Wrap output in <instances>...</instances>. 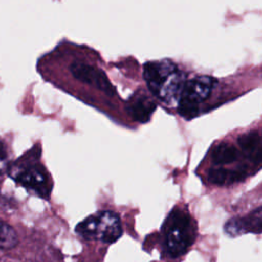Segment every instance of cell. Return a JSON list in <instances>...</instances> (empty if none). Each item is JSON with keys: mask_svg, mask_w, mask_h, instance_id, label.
I'll return each instance as SVG.
<instances>
[{"mask_svg": "<svg viewBox=\"0 0 262 262\" xmlns=\"http://www.w3.org/2000/svg\"><path fill=\"white\" fill-rule=\"evenodd\" d=\"M143 78L149 90L166 102L178 101L186 83L185 75L170 59L146 62L143 67Z\"/></svg>", "mask_w": 262, "mask_h": 262, "instance_id": "cell-1", "label": "cell"}, {"mask_svg": "<svg viewBox=\"0 0 262 262\" xmlns=\"http://www.w3.org/2000/svg\"><path fill=\"white\" fill-rule=\"evenodd\" d=\"M164 249L170 257H179L187 252L196 237V223L188 211L175 207L162 226Z\"/></svg>", "mask_w": 262, "mask_h": 262, "instance_id": "cell-2", "label": "cell"}, {"mask_svg": "<svg viewBox=\"0 0 262 262\" xmlns=\"http://www.w3.org/2000/svg\"><path fill=\"white\" fill-rule=\"evenodd\" d=\"M75 231L85 239L113 244L120 238L123 229L120 217L115 212L99 211L78 223Z\"/></svg>", "mask_w": 262, "mask_h": 262, "instance_id": "cell-3", "label": "cell"}, {"mask_svg": "<svg viewBox=\"0 0 262 262\" xmlns=\"http://www.w3.org/2000/svg\"><path fill=\"white\" fill-rule=\"evenodd\" d=\"M10 176L32 193L47 199L51 192L49 176L43 166L37 162L15 163L9 170Z\"/></svg>", "mask_w": 262, "mask_h": 262, "instance_id": "cell-4", "label": "cell"}, {"mask_svg": "<svg viewBox=\"0 0 262 262\" xmlns=\"http://www.w3.org/2000/svg\"><path fill=\"white\" fill-rule=\"evenodd\" d=\"M215 85L216 80L209 76H201L186 81L177 101L179 114L188 119L194 117L198 114L199 104L210 96Z\"/></svg>", "mask_w": 262, "mask_h": 262, "instance_id": "cell-5", "label": "cell"}, {"mask_svg": "<svg viewBox=\"0 0 262 262\" xmlns=\"http://www.w3.org/2000/svg\"><path fill=\"white\" fill-rule=\"evenodd\" d=\"M69 70L73 77L78 81L94 86L107 95H114L116 93V90L106 75L96 67L82 61H74L70 64Z\"/></svg>", "mask_w": 262, "mask_h": 262, "instance_id": "cell-6", "label": "cell"}, {"mask_svg": "<svg viewBox=\"0 0 262 262\" xmlns=\"http://www.w3.org/2000/svg\"><path fill=\"white\" fill-rule=\"evenodd\" d=\"M224 231L230 236L245 233L262 232V207L255 209L243 217L232 218L224 225Z\"/></svg>", "mask_w": 262, "mask_h": 262, "instance_id": "cell-7", "label": "cell"}, {"mask_svg": "<svg viewBox=\"0 0 262 262\" xmlns=\"http://www.w3.org/2000/svg\"><path fill=\"white\" fill-rule=\"evenodd\" d=\"M157 105L144 92L134 93L127 102V112L131 118L137 122L145 123L149 121Z\"/></svg>", "mask_w": 262, "mask_h": 262, "instance_id": "cell-8", "label": "cell"}, {"mask_svg": "<svg viewBox=\"0 0 262 262\" xmlns=\"http://www.w3.org/2000/svg\"><path fill=\"white\" fill-rule=\"evenodd\" d=\"M242 151L256 164H262V137L257 131L242 134L237 138Z\"/></svg>", "mask_w": 262, "mask_h": 262, "instance_id": "cell-9", "label": "cell"}, {"mask_svg": "<svg viewBox=\"0 0 262 262\" xmlns=\"http://www.w3.org/2000/svg\"><path fill=\"white\" fill-rule=\"evenodd\" d=\"M247 176V171L245 169H225L223 167L220 168H212L208 171V180L217 185H227L237 181L245 179Z\"/></svg>", "mask_w": 262, "mask_h": 262, "instance_id": "cell-10", "label": "cell"}, {"mask_svg": "<svg viewBox=\"0 0 262 262\" xmlns=\"http://www.w3.org/2000/svg\"><path fill=\"white\" fill-rule=\"evenodd\" d=\"M211 158L216 165H227L239 158L238 149L229 143H220L212 151Z\"/></svg>", "mask_w": 262, "mask_h": 262, "instance_id": "cell-11", "label": "cell"}, {"mask_svg": "<svg viewBox=\"0 0 262 262\" xmlns=\"http://www.w3.org/2000/svg\"><path fill=\"white\" fill-rule=\"evenodd\" d=\"M18 243V236L14 228L0 220V249L9 250L14 248Z\"/></svg>", "mask_w": 262, "mask_h": 262, "instance_id": "cell-12", "label": "cell"}, {"mask_svg": "<svg viewBox=\"0 0 262 262\" xmlns=\"http://www.w3.org/2000/svg\"><path fill=\"white\" fill-rule=\"evenodd\" d=\"M8 168V151L5 144L0 140V174Z\"/></svg>", "mask_w": 262, "mask_h": 262, "instance_id": "cell-13", "label": "cell"}]
</instances>
